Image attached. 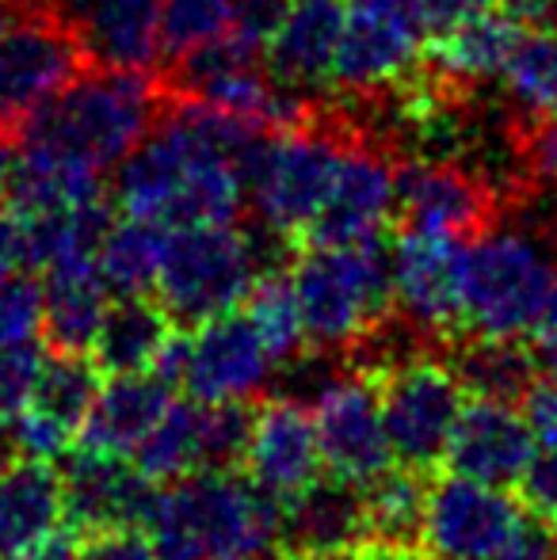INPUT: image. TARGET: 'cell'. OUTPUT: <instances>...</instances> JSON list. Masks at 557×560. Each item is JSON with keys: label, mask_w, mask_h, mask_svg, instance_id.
Masks as SVG:
<instances>
[{"label": "cell", "mask_w": 557, "mask_h": 560, "mask_svg": "<svg viewBox=\"0 0 557 560\" xmlns=\"http://www.w3.org/2000/svg\"><path fill=\"white\" fill-rule=\"evenodd\" d=\"M351 4H367V8H386V12H402V15H413V20H420L423 27L431 31V23H428V0H351Z\"/></svg>", "instance_id": "obj_51"}, {"label": "cell", "mask_w": 557, "mask_h": 560, "mask_svg": "<svg viewBox=\"0 0 557 560\" xmlns=\"http://www.w3.org/2000/svg\"><path fill=\"white\" fill-rule=\"evenodd\" d=\"M462 267L466 241L405 229L390 248L394 310L428 339H454L462 332Z\"/></svg>", "instance_id": "obj_13"}, {"label": "cell", "mask_w": 557, "mask_h": 560, "mask_svg": "<svg viewBox=\"0 0 557 560\" xmlns=\"http://www.w3.org/2000/svg\"><path fill=\"white\" fill-rule=\"evenodd\" d=\"M15 168H20V141H15V133L0 130V195H8Z\"/></svg>", "instance_id": "obj_50"}, {"label": "cell", "mask_w": 557, "mask_h": 560, "mask_svg": "<svg viewBox=\"0 0 557 560\" xmlns=\"http://www.w3.org/2000/svg\"><path fill=\"white\" fill-rule=\"evenodd\" d=\"M43 336V282L15 271L0 287V351Z\"/></svg>", "instance_id": "obj_38"}, {"label": "cell", "mask_w": 557, "mask_h": 560, "mask_svg": "<svg viewBox=\"0 0 557 560\" xmlns=\"http://www.w3.org/2000/svg\"><path fill=\"white\" fill-rule=\"evenodd\" d=\"M104 370L96 366L92 354L81 351H54L46 354V366L38 374V385L31 393L27 405L38 408L43 416H50L54 423L69 431V435H81L84 420H89L92 405L100 397V385H104Z\"/></svg>", "instance_id": "obj_34"}, {"label": "cell", "mask_w": 557, "mask_h": 560, "mask_svg": "<svg viewBox=\"0 0 557 560\" xmlns=\"http://www.w3.org/2000/svg\"><path fill=\"white\" fill-rule=\"evenodd\" d=\"M402 207V168H394L386 153L348 141L333 195L325 210L305 233L313 244H348L382 236Z\"/></svg>", "instance_id": "obj_19"}, {"label": "cell", "mask_w": 557, "mask_h": 560, "mask_svg": "<svg viewBox=\"0 0 557 560\" xmlns=\"http://www.w3.org/2000/svg\"><path fill=\"white\" fill-rule=\"evenodd\" d=\"M431 31L420 20L386 8L351 4L344 20V35L336 46L333 84L356 96H374L402 84L423 58V38Z\"/></svg>", "instance_id": "obj_16"}, {"label": "cell", "mask_w": 557, "mask_h": 560, "mask_svg": "<svg viewBox=\"0 0 557 560\" xmlns=\"http://www.w3.org/2000/svg\"><path fill=\"white\" fill-rule=\"evenodd\" d=\"M81 560H156V546L141 526H119V530L84 534Z\"/></svg>", "instance_id": "obj_41"}, {"label": "cell", "mask_w": 557, "mask_h": 560, "mask_svg": "<svg viewBox=\"0 0 557 560\" xmlns=\"http://www.w3.org/2000/svg\"><path fill=\"white\" fill-rule=\"evenodd\" d=\"M61 488H66V523L81 534L119 530V526L146 530L161 500V485L149 480L130 457L84 446L66 454Z\"/></svg>", "instance_id": "obj_15"}, {"label": "cell", "mask_w": 557, "mask_h": 560, "mask_svg": "<svg viewBox=\"0 0 557 560\" xmlns=\"http://www.w3.org/2000/svg\"><path fill=\"white\" fill-rule=\"evenodd\" d=\"M531 511L512 488L439 469L428 485L423 549L443 560H492L512 546Z\"/></svg>", "instance_id": "obj_12"}, {"label": "cell", "mask_w": 557, "mask_h": 560, "mask_svg": "<svg viewBox=\"0 0 557 560\" xmlns=\"http://www.w3.org/2000/svg\"><path fill=\"white\" fill-rule=\"evenodd\" d=\"M489 187L466 168L439 161H420L402 168V207L397 218L405 229H420V233L454 236V241H469L489 222Z\"/></svg>", "instance_id": "obj_24"}, {"label": "cell", "mask_w": 557, "mask_h": 560, "mask_svg": "<svg viewBox=\"0 0 557 560\" xmlns=\"http://www.w3.org/2000/svg\"><path fill=\"white\" fill-rule=\"evenodd\" d=\"M500 84L523 118H557V27L523 31Z\"/></svg>", "instance_id": "obj_35"}, {"label": "cell", "mask_w": 557, "mask_h": 560, "mask_svg": "<svg viewBox=\"0 0 557 560\" xmlns=\"http://www.w3.org/2000/svg\"><path fill=\"white\" fill-rule=\"evenodd\" d=\"M146 530L156 560H298L282 541V500L245 469L192 472L161 485Z\"/></svg>", "instance_id": "obj_3"}, {"label": "cell", "mask_w": 557, "mask_h": 560, "mask_svg": "<svg viewBox=\"0 0 557 560\" xmlns=\"http://www.w3.org/2000/svg\"><path fill=\"white\" fill-rule=\"evenodd\" d=\"M305 339L317 351H356L394 313V271L382 236L305 244L290 267Z\"/></svg>", "instance_id": "obj_4"}, {"label": "cell", "mask_w": 557, "mask_h": 560, "mask_svg": "<svg viewBox=\"0 0 557 560\" xmlns=\"http://www.w3.org/2000/svg\"><path fill=\"white\" fill-rule=\"evenodd\" d=\"M256 405L248 400H172L149 439L138 446L135 465L156 485H172L192 472L245 469L248 439H253Z\"/></svg>", "instance_id": "obj_11"}, {"label": "cell", "mask_w": 557, "mask_h": 560, "mask_svg": "<svg viewBox=\"0 0 557 560\" xmlns=\"http://www.w3.org/2000/svg\"><path fill=\"white\" fill-rule=\"evenodd\" d=\"M8 454H12V412H8V405L0 400V465L8 462Z\"/></svg>", "instance_id": "obj_53"}, {"label": "cell", "mask_w": 557, "mask_h": 560, "mask_svg": "<svg viewBox=\"0 0 557 560\" xmlns=\"http://www.w3.org/2000/svg\"><path fill=\"white\" fill-rule=\"evenodd\" d=\"M348 141L313 126H287L256 138L245 199L271 236H305L333 195Z\"/></svg>", "instance_id": "obj_7"}, {"label": "cell", "mask_w": 557, "mask_h": 560, "mask_svg": "<svg viewBox=\"0 0 557 560\" xmlns=\"http://www.w3.org/2000/svg\"><path fill=\"white\" fill-rule=\"evenodd\" d=\"M436 472H417L390 465L363 485L367 495V546L382 549H423V508Z\"/></svg>", "instance_id": "obj_32"}, {"label": "cell", "mask_w": 557, "mask_h": 560, "mask_svg": "<svg viewBox=\"0 0 557 560\" xmlns=\"http://www.w3.org/2000/svg\"><path fill=\"white\" fill-rule=\"evenodd\" d=\"M268 267L260 241L233 222L179 225L164 233L153 298L179 328H195L241 310L253 282Z\"/></svg>", "instance_id": "obj_6"}, {"label": "cell", "mask_w": 557, "mask_h": 560, "mask_svg": "<svg viewBox=\"0 0 557 560\" xmlns=\"http://www.w3.org/2000/svg\"><path fill=\"white\" fill-rule=\"evenodd\" d=\"M81 69L84 50L66 15L38 0H12L0 12V130H20Z\"/></svg>", "instance_id": "obj_9"}, {"label": "cell", "mask_w": 557, "mask_h": 560, "mask_svg": "<svg viewBox=\"0 0 557 560\" xmlns=\"http://www.w3.org/2000/svg\"><path fill=\"white\" fill-rule=\"evenodd\" d=\"M176 328L179 325L164 313V305L153 294L115 298L107 305L96 343H92V359L107 377L146 374V370H153L156 354H161V347L169 343V336Z\"/></svg>", "instance_id": "obj_30"}, {"label": "cell", "mask_w": 557, "mask_h": 560, "mask_svg": "<svg viewBox=\"0 0 557 560\" xmlns=\"http://www.w3.org/2000/svg\"><path fill=\"white\" fill-rule=\"evenodd\" d=\"M279 4H290V0H279Z\"/></svg>", "instance_id": "obj_55"}, {"label": "cell", "mask_w": 557, "mask_h": 560, "mask_svg": "<svg viewBox=\"0 0 557 560\" xmlns=\"http://www.w3.org/2000/svg\"><path fill=\"white\" fill-rule=\"evenodd\" d=\"M379 377L386 435L397 465L417 472H439L446 457V443L466 405L459 374L443 354L420 351L386 370H371Z\"/></svg>", "instance_id": "obj_10"}, {"label": "cell", "mask_w": 557, "mask_h": 560, "mask_svg": "<svg viewBox=\"0 0 557 560\" xmlns=\"http://www.w3.org/2000/svg\"><path fill=\"white\" fill-rule=\"evenodd\" d=\"M282 541L298 560L359 553L367 546L363 485L325 469L310 488L282 503Z\"/></svg>", "instance_id": "obj_21"}, {"label": "cell", "mask_w": 557, "mask_h": 560, "mask_svg": "<svg viewBox=\"0 0 557 560\" xmlns=\"http://www.w3.org/2000/svg\"><path fill=\"white\" fill-rule=\"evenodd\" d=\"M112 298L115 294L107 290L96 259L43 271V339H46V347H54V351L92 354V343H96Z\"/></svg>", "instance_id": "obj_28"}, {"label": "cell", "mask_w": 557, "mask_h": 560, "mask_svg": "<svg viewBox=\"0 0 557 560\" xmlns=\"http://www.w3.org/2000/svg\"><path fill=\"white\" fill-rule=\"evenodd\" d=\"M256 138L245 122L184 96L156 115L146 141L119 164L115 202L123 214L161 229L233 222Z\"/></svg>", "instance_id": "obj_1"}, {"label": "cell", "mask_w": 557, "mask_h": 560, "mask_svg": "<svg viewBox=\"0 0 557 560\" xmlns=\"http://www.w3.org/2000/svg\"><path fill=\"white\" fill-rule=\"evenodd\" d=\"M161 115V92L153 77L138 69L77 73L15 130L20 153L58 164L66 172L104 179L146 141Z\"/></svg>", "instance_id": "obj_2"}, {"label": "cell", "mask_w": 557, "mask_h": 560, "mask_svg": "<svg viewBox=\"0 0 557 560\" xmlns=\"http://www.w3.org/2000/svg\"><path fill=\"white\" fill-rule=\"evenodd\" d=\"M344 20H348V8L340 0H290V4H282L268 31V43H264V58H268L271 73L305 96L325 81H333Z\"/></svg>", "instance_id": "obj_23"}, {"label": "cell", "mask_w": 557, "mask_h": 560, "mask_svg": "<svg viewBox=\"0 0 557 560\" xmlns=\"http://www.w3.org/2000/svg\"><path fill=\"white\" fill-rule=\"evenodd\" d=\"M515 492H520L523 508H527L531 515H538L543 523L557 526V443L538 450Z\"/></svg>", "instance_id": "obj_40"}, {"label": "cell", "mask_w": 557, "mask_h": 560, "mask_svg": "<svg viewBox=\"0 0 557 560\" xmlns=\"http://www.w3.org/2000/svg\"><path fill=\"white\" fill-rule=\"evenodd\" d=\"M245 472L276 500H294L325 472L321 435L313 412L294 397H271L256 405Z\"/></svg>", "instance_id": "obj_20"}, {"label": "cell", "mask_w": 557, "mask_h": 560, "mask_svg": "<svg viewBox=\"0 0 557 560\" xmlns=\"http://www.w3.org/2000/svg\"><path fill=\"white\" fill-rule=\"evenodd\" d=\"M359 560H443L428 549H382V546H363L356 553Z\"/></svg>", "instance_id": "obj_52"}, {"label": "cell", "mask_w": 557, "mask_h": 560, "mask_svg": "<svg viewBox=\"0 0 557 560\" xmlns=\"http://www.w3.org/2000/svg\"><path fill=\"white\" fill-rule=\"evenodd\" d=\"M176 84L187 100L237 118L256 133H276L310 118V96L271 73L264 38L253 31H233L187 54L184 61H176Z\"/></svg>", "instance_id": "obj_8"}, {"label": "cell", "mask_w": 557, "mask_h": 560, "mask_svg": "<svg viewBox=\"0 0 557 560\" xmlns=\"http://www.w3.org/2000/svg\"><path fill=\"white\" fill-rule=\"evenodd\" d=\"M546 244H550V252H554V264H557V210L550 214V222H546Z\"/></svg>", "instance_id": "obj_54"}, {"label": "cell", "mask_w": 557, "mask_h": 560, "mask_svg": "<svg viewBox=\"0 0 557 560\" xmlns=\"http://www.w3.org/2000/svg\"><path fill=\"white\" fill-rule=\"evenodd\" d=\"M523 27L508 8H481L466 20L446 23L431 35L428 58L451 84H489L504 77V66L520 43Z\"/></svg>", "instance_id": "obj_27"}, {"label": "cell", "mask_w": 557, "mask_h": 560, "mask_svg": "<svg viewBox=\"0 0 557 560\" xmlns=\"http://www.w3.org/2000/svg\"><path fill=\"white\" fill-rule=\"evenodd\" d=\"M313 423H317L328 472L367 485L390 465H397L386 435V416H382L379 377L371 370H356V374L321 385L313 400Z\"/></svg>", "instance_id": "obj_14"}, {"label": "cell", "mask_w": 557, "mask_h": 560, "mask_svg": "<svg viewBox=\"0 0 557 560\" xmlns=\"http://www.w3.org/2000/svg\"><path fill=\"white\" fill-rule=\"evenodd\" d=\"M520 408H523V416H527L531 431H535L538 446H554L557 443V377L538 374V382L527 389Z\"/></svg>", "instance_id": "obj_42"}, {"label": "cell", "mask_w": 557, "mask_h": 560, "mask_svg": "<svg viewBox=\"0 0 557 560\" xmlns=\"http://www.w3.org/2000/svg\"><path fill=\"white\" fill-rule=\"evenodd\" d=\"M523 164L546 187H557V118H538L523 141Z\"/></svg>", "instance_id": "obj_43"}, {"label": "cell", "mask_w": 557, "mask_h": 560, "mask_svg": "<svg viewBox=\"0 0 557 560\" xmlns=\"http://www.w3.org/2000/svg\"><path fill=\"white\" fill-rule=\"evenodd\" d=\"M241 310L253 317L256 332H260L268 354L276 359V366H290V362L302 359V347L310 343V339H305L302 310H298L290 271H279V267L260 271V279L253 282V290H248Z\"/></svg>", "instance_id": "obj_36"}, {"label": "cell", "mask_w": 557, "mask_h": 560, "mask_svg": "<svg viewBox=\"0 0 557 560\" xmlns=\"http://www.w3.org/2000/svg\"><path fill=\"white\" fill-rule=\"evenodd\" d=\"M187 397L222 405V400H248L264 389L276 359L268 354L253 317L245 310H230L222 317H210L202 325L187 328Z\"/></svg>", "instance_id": "obj_17"}, {"label": "cell", "mask_w": 557, "mask_h": 560, "mask_svg": "<svg viewBox=\"0 0 557 560\" xmlns=\"http://www.w3.org/2000/svg\"><path fill=\"white\" fill-rule=\"evenodd\" d=\"M81 549H84V534L66 523L50 538H43L38 546H31L27 553H20L15 560H81Z\"/></svg>", "instance_id": "obj_47"}, {"label": "cell", "mask_w": 557, "mask_h": 560, "mask_svg": "<svg viewBox=\"0 0 557 560\" xmlns=\"http://www.w3.org/2000/svg\"><path fill=\"white\" fill-rule=\"evenodd\" d=\"M164 233H169V229L141 222V218H130V214L123 218V222H112L104 241H100L96 267L115 298L153 294L156 271H161Z\"/></svg>", "instance_id": "obj_33"}, {"label": "cell", "mask_w": 557, "mask_h": 560, "mask_svg": "<svg viewBox=\"0 0 557 560\" xmlns=\"http://www.w3.org/2000/svg\"><path fill=\"white\" fill-rule=\"evenodd\" d=\"M554 287L557 271L546 236L527 225H485L466 241L459 336H531Z\"/></svg>", "instance_id": "obj_5"}, {"label": "cell", "mask_w": 557, "mask_h": 560, "mask_svg": "<svg viewBox=\"0 0 557 560\" xmlns=\"http://www.w3.org/2000/svg\"><path fill=\"white\" fill-rule=\"evenodd\" d=\"M172 385L156 377L153 370L146 374H112L100 385V397L84 420L77 446L100 450V454L135 457L138 446L149 439V431L161 423V416L172 405Z\"/></svg>", "instance_id": "obj_25"}, {"label": "cell", "mask_w": 557, "mask_h": 560, "mask_svg": "<svg viewBox=\"0 0 557 560\" xmlns=\"http://www.w3.org/2000/svg\"><path fill=\"white\" fill-rule=\"evenodd\" d=\"M443 359L459 374L466 397H489L523 405L527 389L538 382V362L523 339H485V336H454L443 343Z\"/></svg>", "instance_id": "obj_29"}, {"label": "cell", "mask_w": 557, "mask_h": 560, "mask_svg": "<svg viewBox=\"0 0 557 560\" xmlns=\"http://www.w3.org/2000/svg\"><path fill=\"white\" fill-rule=\"evenodd\" d=\"M233 31H253L248 27V0H164V58L184 61L187 54L202 50Z\"/></svg>", "instance_id": "obj_37"}, {"label": "cell", "mask_w": 557, "mask_h": 560, "mask_svg": "<svg viewBox=\"0 0 557 560\" xmlns=\"http://www.w3.org/2000/svg\"><path fill=\"white\" fill-rule=\"evenodd\" d=\"M527 347H531V354H535L538 370L557 377V287H554L550 302H546L543 317H538V325L531 328Z\"/></svg>", "instance_id": "obj_46"}, {"label": "cell", "mask_w": 557, "mask_h": 560, "mask_svg": "<svg viewBox=\"0 0 557 560\" xmlns=\"http://www.w3.org/2000/svg\"><path fill=\"white\" fill-rule=\"evenodd\" d=\"M27 264V236H23V218L15 214L12 202H0V287Z\"/></svg>", "instance_id": "obj_45"}, {"label": "cell", "mask_w": 557, "mask_h": 560, "mask_svg": "<svg viewBox=\"0 0 557 560\" xmlns=\"http://www.w3.org/2000/svg\"><path fill=\"white\" fill-rule=\"evenodd\" d=\"M538 454V439L531 431L520 405L489 397H466L459 423L446 443L443 469L459 477L481 480L497 488H520L527 465Z\"/></svg>", "instance_id": "obj_18"}, {"label": "cell", "mask_w": 557, "mask_h": 560, "mask_svg": "<svg viewBox=\"0 0 557 560\" xmlns=\"http://www.w3.org/2000/svg\"><path fill=\"white\" fill-rule=\"evenodd\" d=\"M66 20L92 66L149 73L164 54V0H69Z\"/></svg>", "instance_id": "obj_22"}, {"label": "cell", "mask_w": 557, "mask_h": 560, "mask_svg": "<svg viewBox=\"0 0 557 560\" xmlns=\"http://www.w3.org/2000/svg\"><path fill=\"white\" fill-rule=\"evenodd\" d=\"M46 354H50L46 339H31V343L0 351V400L8 405V412H15V408H23L31 400L38 374L46 366Z\"/></svg>", "instance_id": "obj_39"}, {"label": "cell", "mask_w": 557, "mask_h": 560, "mask_svg": "<svg viewBox=\"0 0 557 560\" xmlns=\"http://www.w3.org/2000/svg\"><path fill=\"white\" fill-rule=\"evenodd\" d=\"M504 8L515 15L523 31L557 27V0H504Z\"/></svg>", "instance_id": "obj_48"}, {"label": "cell", "mask_w": 557, "mask_h": 560, "mask_svg": "<svg viewBox=\"0 0 557 560\" xmlns=\"http://www.w3.org/2000/svg\"><path fill=\"white\" fill-rule=\"evenodd\" d=\"M20 218L23 236H27V267H35V271H54V267L96 259L100 241H104V233L115 222L104 195L100 199L66 202V207L35 210V214Z\"/></svg>", "instance_id": "obj_31"}, {"label": "cell", "mask_w": 557, "mask_h": 560, "mask_svg": "<svg viewBox=\"0 0 557 560\" xmlns=\"http://www.w3.org/2000/svg\"><path fill=\"white\" fill-rule=\"evenodd\" d=\"M497 0H428V23H431V35L443 31L446 23L454 20H466V15L481 12V8H492Z\"/></svg>", "instance_id": "obj_49"}, {"label": "cell", "mask_w": 557, "mask_h": 560, "mask_svg": "<svg viewBox=\"0 0 557 560\" xmlns=\"http://www.w3.org/2000/svg\"><path fill=\"white\" fill-rule=\"evenodd\" d=\"M492 560H557V526L543 523L538 515H527L512 546L500 549Z\"/></svg>", "instance_id": "obj_44"}, {"label": "cell", "mask_w": 557, "mask_h": 560, "mask_svg": "<svg viewBox=\"0 0 557 560\" xmlns=\"http://www.w3.org/2000/svg\"><path fill=\"white\" fill-rule=\"evenodd\" d=\"M66 526L61 469L38 457H12L0 465V560H15Z\"/></svg>", "instance_id": "obj_26"}]
</instances>
